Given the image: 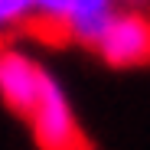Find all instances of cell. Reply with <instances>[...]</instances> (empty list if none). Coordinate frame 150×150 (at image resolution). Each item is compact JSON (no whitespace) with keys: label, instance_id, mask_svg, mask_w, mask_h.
Listing matches in <instances>:
<instances>
[{"label":"cell","instance_id":"1","mask_svg":"<svg viewBox=\"0 0 150 150\" xmlns=\"http://www.w3.org/2000/svg\"><path fill=\"white\" fill-rule=\"evenodd\" d=\"M23 121H26L39 150H91L82 124H79L72 98L52 72L42 82L33 108L23 114Z\"/></svg>","mask_w":150,"mask_h":150},{"label":"cell","instance_id":"3","mask_svg":"<svg viewBox=\"0 0 150 150\" xmlns=\"http://www.w3.org/2000/svg\"><path fill=\"white\" fill-rule=\"evenodd\" d=\"M117 10V0H33V13L39 23L62 30L69 39L91 46L108 16Z\"/></svg>","mask_w":150,"mask_h":150},{"label":"cell","instance_id":"4","mask_svg":"<svg viewBox=\"0 0 150 150\" xmlns=\"http://www.w3.org/2000/svg\"><path fill=\"white\" fill-rule=\"evenodd\" d=\"M46 79H49V69L36 56L16 46H0V101L13 114L23 117L33 108Z\"/></svg>","mask_w":150,"mask_h":150},{"label":"cell","instance_id":"5","mask_svg":"<svg viewBox=\"0 0 150 150\" xmlns=\"http://www.w3.org/2000/svg\"><path fill=\"white\" fill-rule=\"evenodd\" d=\"M30 20H36L33 0H0V39L20 26H26Z\"/></svg>","mask_w":150,"mask_h":150},{"label":"cell","instance_id":"6","mask_svg":"<svg viewBox=\"0 0 150 150\" xmlns=\"http://www.w3.org/2000/svg\"><path fill=\"white\" fill-rule=\"evenodd\" d=\"M150 0H117V7H127V10H144Z\"/></svg>","mask_w":150,"mask_h":150},{"label":"cell","instance_id":"2","mask_svg":"<svg viewBox=\"0 0 150 150\" xmlns=\"http://www.w3.org/2000/svg\"><path fill=\"white\" fill-rule=\"evenodd\" d=\"M91 49L98 59L108 62L111 69H137L150 62V16L144 10L117 7L101 33L95 36Z\"/></svg>","mask_w":150,"mask_h":150}]
</instances>
